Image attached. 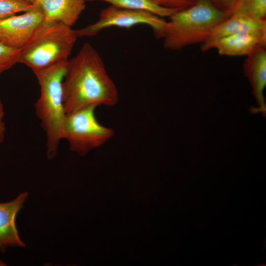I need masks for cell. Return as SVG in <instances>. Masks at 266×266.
I'll use <instances>...</instances> for the list:
<instances>
[{"instance_id": "1", "label": "cell", "mask_w": 266, "mask_h": 266, "mask_svg": "<svg viewBox=\"0 0 266 266\" xmlns=\"http://www.w3.org/2000/svg\"><path fill=\"white\" fill-rule=\"evenodd\" d=\"M63 87L66 114L90 105L113 106L119 101L117 88L101 57L88 42L68 60Z\"/></svg>"}, {"instance_id": "2", "label": "cell", "mask_w": 266, "mask_h": 266, "mask_svg": "<svg viewBox=\"0 0 266 266\" xmlns=\"http://www.w3.org/2000/svg\"><path fill=\"white\" fill-rule=\"evenodd\" d=\"M68 60L33 71L40 87L39 97L34 105L35 111L46 134L49 159L56 155L60 143L64 138L66 114L64 103L63 83Z\"/></svg>"}, {"instance_id": "3", "label": "cell", "mask_w": 266, "mask_h": 266, "mask_svg": "<svg viewBox=\"0 0 266 266\" xmlns=\"http://www.w3.org/2000/svg\"><path fill=\"white\" fill-rule=\"evenodd\" d=\"M210 0H198L193 5L176 11L166 21L161 38L164 47L177 51L203 43L211 31L229 16Z\"/></svg>"}, {"instance_id": "4", "label": "cell", "mask_w": 266, "mask_h": 266, "mask_svg": "<svg viewBox=\"0 0 266 266\" xmlns=\"http://www.w3.org/2000/svg\"><path fill=\"white\" fill-rule=\"evenodd\" d=\"M77 38L71 27L43 21L21 49L19 63L33 71L68 61Z\"/></svg>"}, {"instance_id": "5", "label": "cell", "mask_w": 266, "mask_h": 266, "mask_svg": "<svg viewBox=\"0 0 266 266\" xmlns=\"http://www.w3.org/2000/svg\"><path fill=\"white\" fill-rule=\"evenodd\" d=\"M97 107L86 106L66 115L63 139L71 151L80 156L103 145L115 134L113 129L99 122L95 115Z\"/></svg>"}, {"instance_id": "6", "label": "cell", "mask_w": 266, "mask_h": 266, "mask_svg": "<svg viewBox=\"0 0 266 266\" xmlns=\"http://www.w3.org/2000/svg\"><path fill=\"white\" fill-rule=\"evenodd\" d=\"M166 21L150 12L120 8L110 5L102 9L94 23L76 30L78 37H91L111 27L129 29L138 25H146L153 30L156 37L161 38Z\"/></svg>"}, {"instance_id": "7", "label": "cell", "mask_w": 266, "mask_h": 266, "mask_svg": "<svg viewBox=\"0 0 266 266\" xmlns=\"http://www.w3.org/2000/svg\"><path fill=\"white\" fill-rule=\"evenodd\" d=\"M43 21L42 13L33 6L29 11L0 21V43L21 49Z\"/></svg>"}, {"instance_id": "8", "label": "cell", "mask_w": 266, "mask_h": 266, "mask_svg": "<svg viewBox=\"0 0 266 266\" xmlns=\"http://www.w3.org/2000/svg\"><path fill=\"white\" fill-rule=\"evenodd\" d=\"M264 46H266V36L238 33L207 40L201 44L200 49L203 52L215 49L222 56L246 57Z\"/></svg>"}, {"instance_id": "9", "label": "cell", "mask_w": 266, "mask_h": 266, "mask_svg": "<svg viewBox=\"0 0 266 266\" xmlns=\"http://www.w3.org/2000/svg\"><path fill=\"white\" fill-rule=\"evenodd\" d=\"M28 197V193L25 192L11 201L0 203V250L2 253L9 247H26L20 238L16 218Z\"/></svg>"}, {"instance_id": "10", "label": "cell", "mask_w": 266, "mask_h": 266, "mask_svg": "<svg viewBox=\"0 0 266 266\" xmlns=\"http://www.w3.org/2000/svg\"><path fill=\"white\" fill-rule=\"evenodd\" d=\"M86 1V0H34L32 4L42 13L44 22H60L71 27L85 10Z\"/></svg>"}, {"instance_id": "11", "label": "cell", "mask_w": 266, "mask_h": 266, "mask_svg": "<svg viewBox=\"0 0 266 266\" xmlns=\"http://www.w3.org/2000/svg\"><path fill=\"white\" fill-rule=\"evenodd\" d=\"M243 69L259 106L258 110L265 116L266 105L264 90L266 86V46L257 48L245 57Z\"/></svg>"}, {"instance_id": "12", "label": "cell", "mask_w": 266, "mask_h": 266, "mask_svg": "<svg viewBox=\"0 0 266 266\" xmlns=\"http://www.w3.org/2000/svg\"><path fill=\"white\" fill-rule=\"evenodd\" d=\"M238 33L266 36V19L260 20L240 14H231L213 29L206 41Z\"/></svg>"}, {"instance_id": "13", "label": "cell", "mask_w": 266, "mask_h": 266, "mask_svg": "<svg viewBox=\"0 0 266 266\" xmlns=\"http://www.w3.org/2000/svg\"><path fill=\"white\" fill-rule=\"evenodd\" d=\"M102 1L116 7L133 10H145L162 18L169 17L177 10L161 7L151 0H86Z\"/></svg>"}, {"instance_id": "14", "label": "cell", "mask_w": 266, "mask_h": 266, "mask_svg": "<svg viewBox=\"0 0 266 266\" xmlns=\"http://www.w3.org/2000/svg\"><path fill=\"white\" fill-rule=\"evenodd\" d=\"M228 14L229 16L237 14L256 19H266V0H237Z\"/></svg>"}, {"instance_id": "15", "label": "cell", "mask_w": 266, "mask_h": 266, "mask_svg": "<svg viewBox=\"0 0 266 266\" xmlns=\"http://www.w3.org/2000/svg\"><path fill=\"white\" fill-rule=\"evenodd\" d=\"M33 7L32 3L25 0H0V21Z\"/></svg>"}, {"instance_id": "16", "label": "cell", "mask_w": 266, "mask_h": 266, "mask_svg": "<svg viewBox=\"0 0 266 266\" xmlns=\"http://www.w3.org/2000/svg\"><path fill=\"white\" fill-rule=\"evenodd\" d=\"M21 49H14L0 43V76L2 73L19 63Z\"/></svg>"}, {"instance_id": "17", "label": "cell", "mask_w": 266, "mask_h": 266, "mask_svg": "<svg viewBox=\"0 0 266 266\" xmlns=\"http://www.w3.org/2000/svg\"><path fill=\"white\" fill-rule=\"evenodd\" d=\"M158 5L171 9L182 10L194 4L198 0H151Z\"/></svg>"}, {"instance_id": "18", "label": "cell", "mask_w": 266, "mask_h": 266, "mask_svg": "<svg viewBox=\"0 0 266 266\" xmlns=\"http://www.w3.org/2000/svg\"><path fill=\"white\" fill-rule=\"evenodd\" d=\"M216 6L223 10L228 11L233 7L237 0H210Z\"/></svg>"}, {"instance_id": "19", "label": "cell", "mask_w": 266, "mask_h": 266, "mask_svg": "<svg viewBox=\"0 0 266 266\" xmlns=\"http://www.w3.org/2000/svg\"><path fill=\"white\" fill-rule=\"evenodd\" d=\"M4 108L2 101L0 99V143L4 138L6 131L5 123L4 122Z\"/></svg>"}, {"instance_id": "20", "label": "cell", "mask_w": 266, "mask_h": 266, "mask_svg": "<svg viewBox=\"0 0 266 266\" xmlns=\"http://www.w3.org/2000/svg\"><path fill=\"white\" fill-rule=\"evenodd\" d=\"M6 266L5 264L2 261L0 260V266Z\"/></svg>"}, {"instance_id": "21", "label": "cell", "mask_w": 266, "mask_h": 266, "mask_svg": "<svg viewBox=\"0 0 266 266\" xmlns=\"http://www.w3.org/2000/svg\"><path fill=\"white\" fill-rule=\"evenodd\" d=\"M26 0V1H28V2H30V3H32V4L33 3V1H34V0Z\"/></svg>"}]
</instances>
